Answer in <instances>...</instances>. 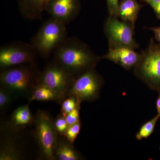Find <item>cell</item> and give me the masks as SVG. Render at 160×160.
Returning <instances> with one entry per match:
<instances>
[{
    "label": "cell",
    "mask_w": 160,
    "mask_h": 160,
    "mask_svg": "<svg viewBox=\"0 0 160 160\" xmlns=\"http://www.w3.org/2000/svg\"><path fill=\"white\" fill-rule=\"evenodd\" d=\"M52 59L76 79L95 69L102 59L86 44L76 38L66 39L55 50Z\"/></svg>",
    "instance_id": "1"
},
{
    "label": "cell",
    "mask_w": 160,
    "mask_h": 160,
    "mask_svg": "<svg viewBox=\"0 0 160 160\" xmlns=\"http://www.w3.org/2000/svg\"><path fill=\"white\" fill-rule=\"evenodd\" d=\"M0 86L7 89L15 99L29 100L40 84L41 72L35 62L1 70Z\"/></svg>",
    "instance_id": "2"
},
{
    "label": "cell",
    "mask_w": 160,
    "mask_h": 160,
    "mask_svg": "<svg viewBox=\"0 0 160 160\" xmlns=\"http://www.w3.org/2000/svg\"><path fill=\"white\" fill-rule=\"evenodd\" d=\"M66 25L53 18L44 22L31 41L38 54L47 58L67 38Z\"/></svg>",
    "instance_id": "3"
},
{
    "label": "cell",
    "mask_w": 160,
    "mask_h": 160,
    "mask_svg": "<svg viewBox=\"0 0 160 160\" xmlns=\"http://www.w3.org/2000/svg\"><path fill=\"white\" fill-rule=\"evenodd\" d=\"M33 123L41 158L55 160L54 151L59 135L55 127L54 119L48 112L39 110L34 116Z\"/></svg>",
    "instance_id": "4"
},
{
    "label": "cell",
    "mask_w": 160,
    "mask_h": 160,
    "mask_svg": "<svg viewBox=\"0 0 160 160\" xmlns=\"http://www.w3.org/2000/svg\"><path fill=\"white\" fill-rule=\"evenodd\" d=\"M135 75L155 91H160V45L150 40L149 46L141 53L134 68Z\"/></svg>",
    "instance_id": "5"
},
{
    "label": "cell",
    "mask_w": 160,
    "mask_h": 160,
    "mask_svg": "<svg viewBox=\"0 0 160 160\" xmlns=\"http://www.w3.org/2000/svg\"><path fill=\"white\" fill-rule=\"evenodd\" d=\"M103 83L102 77L95 68L91 69L76 79L66 97H74L81 104L94 102L100 97Z\"/></svg>",
    "instance_id": "6"
},
{
    "label": "cell",
    "mask_w": 160,
    "mask_h": 160,
    "mask_svg": "<svg viewBox=\"0 0 160 160\" xmlns=\"http://www.w3.org/2000/svg\"><path fill=\"white\" fill-rule=\"evenodd\" d=\"M134 26L121 20L117 17L110 16L106 20L104 30L109 48L127 47L135 49L138 44L134 38Z\"/></svg>",
    "instance_id": "7"
},
{
    "label": "cell",
    "mask_w": 160,
    "mask_h": 160,
    "mask_svg": "<svg viewBox=\"0 0 160 160\" xmlns=\"http://www.w3.org/2000/svg\"><path fill=\"white\" fill-rule=\"evenodd\" d=\"M75 79L64 67L52 59L41 72L40 84L49 87L65 98Z\"/></svg>",
    "instance_id": "8"
},
{
    "label": "cell",
    "mask_w": 160,
    "mask_h": 160,
    "mask_svg": "<svg viewBox=\"0 0 160 160\" xmlns=\"http://www.w3.org/2000/svg\"><path fill=\"white\" fill-rule=\"evenodd\" d=\"M37 55L31 44L16 42L6 44L0 49V69L35 63Z\"/></svg>",
    "instance_id": "9"
},
{
    "label": "cell",
    "mask_w": 160,
    "mask_h": 160,
    "mask_svg": "<svg viewBox=\"0 0 160 160\" xmlns=\"http://www.w3.org/2000/svg\"><path fill=\"white\" fill-rule=\"evenodd\" d=\"M80 8L79 0H50L46 11L51 18L66 25L77 16Z\"/></svg>",
    "instance_id": "10"
},
{
    "label": "cell",
    "mask_w": 160,
    "mask_h": 160,
    "mask_svg": "<svg viewBox=\"0 0 160 160\" xmlns=\"http://www.w3.org/2000/svg\"><path fill=\"white\" fill-rule=\"evenodd\" d=\"M141 53L127 47L109 48L108 52L102 59H105L122 67L126 70L134 69L141 58Z\"/></svg>",
    "instance_id": "11"
},
{
    "label": "cell",
    "mask_w": 160,
    "mask_h": 160,
    "mask_svg": "<svg viewBox=\"0 0 160 160\" xmlns=\"http://www.w3.org/2000/svg\"><path fill=\"white\" fill-rule=\"evenodd\" d=\"M50 0H17L20 12L26 20H37L42 18Z\"/></svg>",
    "instance_id": "12"
},
{
    "label": "cell",
    "mask_w": 160,
    "mask_h": 160,
    "mask_svg": "<svg viewBox=\"0 0 160 160\" xmlns=\"http://www.w3.org/2000/svg\"><path fill=\"white\" fill-rule=\"evenodd\" d=\"M0 146V160H20L23 158V152L16 140L9 134L2 132Z\"/></svg>",
    "instance_id": "13"
},
{
    "label": "cell",
    "mask_w": 160,
    "mask_h": 160,
    "mask_svg": "<svg viewBox=\"0 0 160 160\" xmlns=\"http://www.w3.org/2000/svg\"><path fill=\"white\" fill-rule=\"evenodd\" d=\"M55 160H82L84 157L78 151L72 143H70L66 138L59 135L57 145L54 151Z\"/></svg>",
    "instance_id": "14"
},
{
    "label": "cell",
    "mask_w": 160,
    "mask_h": 160,
    "mask_svg": "<svg viewBox=\"0 0 160 160\" xmlns=\"http://www.w3.org/2000/svg\"><path fill=\"white\" fill-rule=\"evenodd\" d=\"M34 118L29 109V104L19 106L12 113L7 126L14 131H17L33 123Z\"/></svg>",
    "instance_id": "15"
},
{
    "label": "cell",
    "mask_w": 160,
    "mask_h": 160,
    "mask_svg": "<svg viewBox=\"0 0 160 160\" xmlns=\"http://www.w3.org/2000/svg\"><path fill=\"white\" fill-rule=\"evenodd\" d=\"M142 7L137 0H121L119 4L117 17L135 26L138 16Z\"/></svg>",
    "instance_id": "16"
},
{
    "label": "cell",
    "mask_w": 160,
    "mask_h": 160,
    "mask_svg": "<svg viewBox=\"0 0 160 160\" xmlns=\"http://www.w3.org/2000/svg\"><path fill=\"white\" fill-rule=\"evenodd\" d=\"M64 98L54 90L44 85H38L35 88L31 97L28 100L29 103L33 101H54L61 104Z\"/></svg>",
    "instance_id": "17"
},
{
    "label": "cell",
    "mask_w": 160,
    "mask_h": 160,
    "mask_svg": "<svg viewBox=\"0 0 160 160\" xmlns=\"http://www.w3.org/2000/svg\"><path fill=\"white\" fill-rule=\"evenodd\" d=\"M160 118V115L158 114L151 120L144 123L136 135L137 139L141 141L148 138L154 131L155 127Z\"/></svg>",
    "instance_id": "18"
},
{
    "label": "cell",
    "mask_w": 160,
    "mask_h": 160,
    "mask_svg": "<svg viewBox=\"0 0 160 160\" xmlns=\"http://www.w3.org/2000/svg\"><path fill=\"white\" fill-rule=\"evenodd\" d=\"M15 100L12 94L7 89L0 86V112L6 111Z\"/></svg>",
    "instance_id": "19"
},
{
    "label": "cell",
    "mask_w": 160,
    "mask_h": 160,
    "mask_svg": "<svg viewBox=\"0 0 160 160\" xmlns=\"http://www.w3.org/2000/svg\"><path fill=\"white\" fill-rule=\"evenodd\" d=\"M81 104L74 97H66L60 104L61 105V114L66 117L68 113Z\"/></svg>",
    "instance_id": "20"
},
{
    "label": "cell",
    "mask_w": 160,
    "mask_h": 160,
    "mask_svg": "<svg viewBox=\"0 0 160 160\" xmlns=\"http://www.w3.org/2000/svg\"><path fill=\"white\" fill-rule=\"evenodd\" d=\"M54 124L55 129L59 135L64 136L69 127L66 117L61 113L59 114L54 119Z\"/></svg>",
    "instance_id": "21"
},
{
    "label": "cell",
    "mask_w": 160,
    "mask_h": 160,
    "mask_svg": "<svg viewBox=\"0 0 160 160\" xmlns=\"http://www.w3.org/2000/svg\"><path fill=\"white\" fill-rule=\"evenodd\" d=\"M81 127L82 124L81 122L69 126L64 137L69 142L73 144L78 136L79 134Z\"/></svg>",
    "instance_id": "22"
},
{
    "label": "cell",
    "mask_w": 160,
    "mask_h": 160,
    "mask_svg": "<svg viewBox=\"0 0 160 160\" xmlns=\"http://www.w3.org/2000/svg\"><path fill=\"white\" fill-rule=\"evenodd\" d=\"M81 105L76 107L72 111L66 116V118L69 126L81 122L80 117V110Z\"/></svg>",
    "instance_id": "23"
},
{
    "label": "cell",
    "mask_w": 160,
    "mask_h": 160,
    "mask_svg": "<svg viewBox=\"0 0 160 160\" xmlns=\"http://www.w3.org/2000/svg\"><path fill=\"white\" fill-rule=\"evenodd\" d=\"M106 2L109 16L117 17L118 9L119 4V0H106Z\"/></svg>",
    "instance_id": "24"
},
{
    "label": "cell",
    "mask_w": 160,
    "mask_h": 160,
    "mask_svg": "<svg viewBox=\"0 0 160 160\" xmlns=\"http://www.w3.org/2000/svg\"><path fill=\"white\" fill-rule=\"evenodd\" d=\"M149 5L154 10L158 18L160 19V0H142Z\"/></svg>",
    "instance_id": "25"
},
{
    "label": "cell",
    "mask_w": 160,
    "mask_h": 160,
    "mask_svg": "<svg viewBox=\"0 0 160 160\" xmlns=\"http://www.w3.org/2000/svg\"><path fill=\"white\" fill-rule=\"evenodd\" d=\"M151 29L154 32L156 39L157 41L160 42V27L151 28Z\"/></svg>",
    "instance_id": "26"
},
{
    "label": "cell",
    "mask_w": 160,
    "mask_h": 160,
    "mask_svg": "<svg viewBox=\"0 0 160 160\" xmlns=\"http://www.w3.org/2000/svg\"><path fill=\"white\" fill-rule=\"evenodd\" d=\"M156 108L157 109L158 114L160 115V92H159V95L156 101Z\"/></svg>",
    "instance_id": "27"
}]
</instances>
